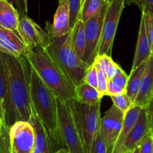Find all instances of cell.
<instances>
[{
    "label": "cell",
    "instance_id": "obj_15",
    "mask_svg": "<svg viewBox=\"0 0 153 153\" xmlns=\"http://www.w3.org/2000/svg\"><path fill=\"white\" fill-rule=\"evenodd\" d=\"M153 98V55L146 61L143 75L141 79L139 92L134 105L145 108Z\"/></svg>",
    "mask_w": 153,
    "mask_h": 153
},
{
    "label": "cell",
    "instance_id": "obj_39",
    "mask_svg": "<svg viewBox=\"0 0 153 153\" xmlns=\"http://www.w3.org/2000/svg\"><path fill=\"white\" fill-rule=\"evenodd\" d=\"M142 0H124V4L125 5H129V4H136L140 9L141 4H142Z\"/></svg>",
    "mask_w": 153,
    "mask_h": 153
},
{
    "label": "cell",
    "instance_id": "obj_37",
    "mask_svg": "<svg viewBox=\"0 0 153 153\" xmlns=\"http://www.w3.org/2000/svg\"><path fill=\"white\" fill-rule=\"evenodd\" d=\"M140 10L142 13L153 15V0H142Z\"/></svg>",
    "mask_w": 153,
    "mask_h": 153
},
{
    "label": "cell",
    "instance_id": "obj_5",
    "mask_svg": "<svg viewBox=\"0 0 153 153\" xmlns=\"http://www.w3.org/2000/svg\"><path fill=\"white\" fill-rule=\"evenodd\" d=\"M66 103L71 111L84 152L89 153L92 143L100 124V102L95 105H88L80 102L76 99H72Z\"/></svg>",
    "mask_w": 153,
    "mask_h": 153
},
{
    "label": "cell",
    "instance_id": "obj_4",
    "mask_svg": "<svg viewBox=\"0 0 153 153\" xmlns=\"http://www.w3.org/2000/svg\"><path fill=\"white\" fill-rule=\"evenodd\" d=\"M45 49L75 87L83 82L86 72L89 66L75 54L71 30L62 37L50 36L49 43Z\"/></svg>",
    "mask_w": 153,
    "mask_h": 153
},
{
    "label": "cell",
    "instance_id": "obj_1",
    "mask_svg": "<svg viewBox=\"0 0 153 153\" xmlns=\"http://www.w3.org/2000/svg\"><path fill=\"white\" fill-rule=\"evenodd\" d=\"M3 55L8 83L6 126L10 128L18 121H27L32 114L30 93L32 66L24 55Z\"/></svg>",
    "mask_w": 153,
    "mask_h": 153
},
{
    "label": "cell",
    "instance_id": "obj_8",
    "mask_svg": "<svg viewBox=\"0 0 153 153\" xmlns=\"http://www.w3.org/2000/svg\"><path fill=\"white\" fill-rule=\"evenodd\" d=\"M108 5L109 3H107L96 16L84 22L86 46L82 61L88 66L94 63L96 57L98 55L104 19Z\"/></svg>",
    "mask_w": 153,
    "mask_h": 153
},
{
    "label": "cell",
    "instance_id": "obj_44",
    "mask_svg": "<svg viewBox=\"0 0 153 153\" xmlns=\"http://www.w3.org/2000/svg\"><path fill=\"white\" fill-rule=\"evenodd\" d=\"M84 1H85V0H81V5H82V3L84 2Z\"/></svg>",
    "mask_w": 153,
    "mask_h": 153
},
{
    "label": "cell",
    "instance_id": "obj_17",
    "mask_svg": "<svg viewBox=\"0 0 153 153\" xmlns=\"http://www.w3.org/2000/svg\"><path fill=\"white\" fill-rule=\"evenodd\" d=\"M152 55L151 49H150V45L148 43V38H147L143 18L141 16L140 25L137 37V43H136L131 70H134L142 63L146 62Z\"/></svg>",
    "mask_w": 153,
    "mask_h": 153
},
{
    "label": "cell",
    "instance_id": "obj_40",
    "mask_svg": "<svg viewBox=\"0 0 153 153\" xmlns=\"http://www.w3.org/2000/svg\"><path fill=\"white\" fill-rule=\"evenodd\" d=\"M55 153H70V152H69L67 149H59V150L56 151Z\"/></svg>",
    "mask_w": 153,
    "mask_h": 153
},
{
    "label": "cell",
    "instance_id": "obj_16",
    "mask_svg": "<svg viewBox=\"0 0 153 153\" xmlns=\"http://www.w3.org/2000/svg\"><path fill=\"white\" fill-rule=\"evenodd\" d=\"M8 83L2 53L0 52V135L9 137V129L6 126Z\"/></svg>",
    "mask_w": 153,
    "mask_h": 153
},
{
    "label": "cell",
    "instance_id": "obj_2",
    "mask_svg": "<svg viewBox=\"0 0 153 153\" xmlns=\"http://www.w3.org/2000/svg\"><path fill=\"white\" fill-rule=\"evenodd\" d=\"M30 93L32 112L44 128L53 152L65 149L58 132L56 97L44 85L32 67Z\"/></svg>",
    "mask_w": 153,
    "mask_h": 153
},
{
    "label": "cell",
    "instance_id": "obj_24",
    "mask_svg": "<svg viewBox=\"0 0 153 153\" xmlns=\"http://www.w3.org/2000/svg\"><path fill=\"white\" fill-rule=\"evenodd\" d=\"M107 3L109 2L106 0H85L81 5L78 19L83 22H87L96 16Z\"/></svg>",
    "mask_w": 153,
    "mask_h": 153
},
{
    "label": "cell",
    "instance_id": "obj_43",
    "mask_svg": "<svg viewBox=\"0 0 153 153\" xmlns=\"http://www.w3.org/2000/svg\"><path fill=\"white\" fill-rule=\"evenodd\" d=\"M152 153H153V139H152Z\"/></svg>",
    "mask_w": 153,
    "mask_h": 153
},
{
    "label": "cell",
    "instance_id": "obj_13",
    "mask_svg": "<svg viewBox=\"0 0 153 153\" xmlns=\"http://www.w3.org/2000/svg\"><path fill=\"white\" fill-rule=\"evenodd\" d=\"M46 29L50 36L60 37L70 32V10L68 0H58V5L52 24L46 22Z\"/></svg>",
    "mask_w": 153,
    "mask_h": 153
},
{
    "label": "cell",
    "instance_id": "obj_25",
    "mask_svg": "<svg viewBox=\"0 0 153 153\" xmlns=\"http://www.w3.org/2000/svg\"><path fill=\"white\" fill-rule=\"evenodd\" d=\"M94 61L99 64L100 68L106 73L109 80L114 77L117 70L119 68V66L112 61L111 57L107 55H98Z\"/></svg>",
    "mask_w": 153,
    "mask_h": 153
},
{
    "label": "cell",
    "instance_id": "obj_32",
    "mask_svg": "<svg viewBox=\"0 0 153 153\" xmlns=\"http://www.w3.org/2000/svg\"><path fill=\"white\" fill-rule=\"evenodd\" d=\"M128 76L124 73V70L119 67V68L117 70L116 73L114 76V77L112 79H111L110 80H112V82L115 84H116L117 85L122 88V89L125 90L126 86H127L128 83Z\"/></svg>",
    "mask_w": 153,
    "mask_h": 153
},
{
    "label": "cell",
    "instance_id": "obj_36",
    "mask_svg": "<svg viewBox=\"0 0 153 153\" xmlns=\"http://www.w3.org/2000/svg\"><path fill=\"white\" fill-rule=\"evenodd\" d=\"M153 137L152 134L147 135L140 143V153H152Z\"/></svg>",
    "mask_w": 153,
    "mask_h": 153
},
{
    "label": "cell",
    "instance_id": "obj_18",
    "mask_svg": "<svg viewBox=\"0 0 153 153\" xmlns=\"http://www.w3.org/2000/svg\"><path fill=\"white\" fill-rule=\"evenodd\" d=\"M142 108L137 105H133L128 111L125 114L123 121L122 128L121 132L117 138L116 142L114 145L111 153H118L120 149L122 146L126 137L130 132L133 127L134 126L135 123L137 121L139 115L142 111Z\"/></svg>",
    "mask_w": 153,
    "mask_h": 153
},
{
    "label": "cell",
    "instance_id": "obj_10",
    "mask_svg": "<svg viewBox=\"0 0 153 153\" xmlns=\"http://www.w3.org/2000/svg\"><path fill=\"white\" fill-rule=\"evenodd\" d=\"M124 115L115 105H112L100 118L99 128L106 144L107 152L111 153L122 128Z\"/></svg>",
    "mask_w": 153,
    "mask_h": 153
},
{
    "label": "cell",
    "instance_id": "obj_38",
    "mask_svg": "<svg viewBox=\"0 0 153 153\" xmlns=\"http://www.w3.org/2000/svg\"><path fill=\"white\" fill-rule=\"evenodd\" d=\"M0 153H10L9 137H4L0 135Z\"/></svg>",
    "mask_w": 153,
    "mask_h": 153
},
{
    "label": "cell",
    "instance_id": "obj_30",
    "mask_svg": "<svg viewBox=\"0 0 153 153\" xmlns=\"http://www.w3.org/2000/svg\"><path fill=\"white\" fill-rule=\"evenodd\" d=\"M142 17L143 18L146 33L150 45L152 55H153V15L142 13Z\"/></svg>",
    "mask_w": 153,
    "mask_h": 153
},
{
    "label": "cell",
    "instance_id": "obj_14",
    "mask_svg": "<svg viewBox=\"0 0 153 153\" xmlns=\"http://www.w3.org/2000/svg\"><path fill=\"white\" fill-rule=\"evenodd\" d=\"M148 134H150L147 124L146 114L145 108H142L140 114L137 121L128 137H126L118 153L132 152L136 146H139L141 141Z\"/></svg>",
    "mask_w": 153,
    "mask_h": 153
},
{
    "label": "cell",
    "instance_id": "obj_34",
    "mask_svg": "<svg viewBox=\"0 0 153 153\" xmlns=\"http://www.w3.org/2000/svg\"><path fill=\"white\" fill-rule=\"evenodd\" d=\"M125 94V90L120 88L118 85L114 83L112 80L110 79L108 82L107 91H106V96L109 97H113V96L122 95V94Z\"/></svg>",
    "mask_w": 153,
    "mask_h": 153
},
{
    "label": "cell",
    "instance_id": "obj_27",
    "mask_svg": "<svg viewBox=\"0 0 153 153\" xmlns=\"http://www.w3.org/2000/svg\"><path fill=\"white\" fill-rule=\"evenodd\" d=\"M111 99H112V101L113 102V105H115L117 108L119 109L124 115H125V114L128 111L129 109L134 105L130 99L127 97L125 94H122V95L113 96V97H111Z\"/></svg>",
    "mask_w": 153,
    "mask_h": 153
},
{
    "label": "cell",
    "instance_id": "obj_21",
    "mask_svg": "<svg viewBox=\"0 0 153 153\" xmlns=\"http://www.w3.org/2000/svg\"><path fill=\"white\" fill-rule=\"evenodd\" d=\"M146 64V62H144L134 70H131L130 76H128L127 86L125 88V94L130 99L133 104L134 103L136 96L139 92L141 79L143 75Z\"/></svg>",
    "mask_w": 153,
    "mask_h": 153
},
{
    "label": "cell",
    "instance_id": "obj_11",
    "mask_svg": "<svg viewBox=\"0 0 153 153\" xmlns=\"http://www.w3.org/2000/svg\"><path fill=\"white\" fill-rule=\"evenodd\" d=\"M17 31L28 48L39 46L45 48L49 43V34L28 16L20 18Z\"/></svg>",
    "mask_w": 153,
    "mask_h": 153
},
{
    "label": "cell",
    "instance_id": "obj_7",
    "mask_svg": "<svg viewBox=\"0 0 153 153\" xmlns=\"http://www.w3.org/2000/svg\"><path fill=\"white\" fill-rule=\"evenodd\" d=\"M124 7V0H115L109 3L104 19L98 55L111 57L116 32Z\"/></svg>",
    "mask_w": 153,
    "mask_h": 153
},
{
    "label": "cell",
    "instance_id": "obj_12",
    "mask_svg": "<svg viewBox=\"0 0 153 153\" xmlns=\"http://www.w3.org/2000/svg\"><path fill=\"white\" fill-rule=\"evenodd\" d=\"M28 48L21 39L18 31H10L0 26V52L10 56L26 55Z\"/></svg>",
    "mask_w": 153,
    "mask_h": 153
},
{
    "label": "cell",
    "instance_id": "obj_45",
    "mask_svg": "<svg viewBox=\"0 0 153 153\" xmlns=\"http://www.w3.org/2000/svg\"><path fill=\"white\" fill-rule=\"evenodd\" d=\"M126 153H132V152H126Z\"/></svg>",
    "mask_w": 153,
    "mask_h": 153
},
{
    "label": "cell",
    "instance_id": "obj_3",
    "mask_svg": "<svg viewBox=\"0 0 153 153\" xmlns=\"http://www.w3.org/2000/svg\"><path fill=\"white\" fill-rule=\"evenodd\" d=\"M26 57L44 85L65 102L76 99L75 86L43 46L28 48Z\"/></svg>",
    "mask_w": 153,
    "mask_h": 153
},
{
    "label": "cell",
    "instance_id": "obj_29",
    "mask_svg": "<svg viewBox=\"0 0 153 153\" xmlns=\"http://www.w3.org/2000/svg\"><path fill=\"white\" fill-rule=\"evenodd\" d=\"M70 10V28H74L79 18L81 8V0H68Z\"/></svg>",
    "mask_w": 153,
    "mask_h": 153
},
{
    "label": "cell",
    "instance_id": "obj_35",
    "mask_svg": "<svg viewBox=\"0 0 153 153\" xmlns=\"http://www.w3.org/2000/svg\"><path fill=\"white\" fill-rule=\"evenodd\" d=\"M145 110L149 134L153 135V98L150 100L148 104L145 108Z\"/></svg>",
    "mask_w": 153,
    "mask_h": 153
},
{
    "label": "cell",
    "instance_id": "obj_23",
    "mask_svg": "<svg viewBox=\"0 0 153 153\" xmlns=\"http://www.w3.org/2000/svg\"><path fill=\"white\" fill-rule=\"evenodd\" d=\"M72 44L75 54L82 61L86 46L85 26L84 22L80 19H77L76 24L71 29Z\"/></svg>",
    "mask_w": 153,
    "mask_h": 153
},
{
    "label": "cell",
    "instance_id": "obj_6",
    "mask_svg": "<svg viewBox=\"0 0 153 153\" xmlns=\"http://www.w3.org/2000/svg\"><path fill=\"white\" fill-rule=\"evenodd\" d=\"M56 103L58 132L64 147L70 153H85L70 108L58 97Z\"/></svg>",
    "mask_w": 153,
    "mask_h": 153
},
{
    "label": "cell",
    "instance_id": "obj_9",
    "mask_svg": "<svg viewBox=\"0 0 153 153\" xmlns=\"http://www.w3.org/2000/svg\"><path fill=\"white\" fill-rule=\"evenodd\" d=\"M35 133L27 121H18L9 128L10 153H34Z\"/></svg>",
    "mask_w": 153,
    "mask_h": 153
},
{
    "label": "cell",
    "instance_id": "obj_19",
    "mask_svg": "<svg viewBox=\"0 0 153 153\" xmlns=\"http://www.w3.org/2000/svg\"><path fill=\"white\" fill-rule=\"evenodd\" d=\"M20 15L14 6L7 0H0V26L16 31Z\"/></svg>",
    "mask_w": 153,
    "mask_h": 153
},
{
    "label": "cell",
    "instance_id": "obj_28",
    "mask_svg": "<svg viewBox=\"0 0 153 153\" xmlns=\"http://www.w3.org/2000/svg\"><path fill=\"white\" fill-rule=\"evenodd\" d=\"M89 153H108L106 144L99 128L92 140Z\"/></svg>",
    "mask_w": 153,
    "mask_h": 153
},
{
    "label": "cell",
    "instance_id": "obj_20",
    "mask_svg": "<svg viewBox=\"0 0 153 153\" xmlns=\"http://www.w3.org/2000/svg\"><path fill=\"white\" fill-rule=\"evenodd\" d=\"M28 122L33 127L35 133V148L34 153H54L44 128L33 112Z\"/></svg>",
    "mask_w": 153,
    "mask_h": 153
},
{
    "label": "cell",
    "instance_id": "obj_26",
    "mask_svg": "<svg viewBox=\"0 0 153 153\" xmlns=\"http://www.w3.org/2000/svg\"><path fill=\"white\" fill-rule=\"evenodd\" d=\"M93 64L95 65L96 69H97L98 73V88L97 91H98L100 97H103L106 96V91H107V85L109 79L106 76V73L104 72V70L100 68L99 64L94 61Z\"/></svg>",
    "mask_w": 153,
    "mask_h": 153
},
{
    "label": "cell",
    "instance_id": "obj_33",
    "mask_svg": "<svg viewBox=\"0 0 153 153\" xmlns=\"http://www.w3.org/2000/svg\"><path fill=\"white\" fill-rule=\"evenodd\" d=\"M10 3H11L15 8L17 10L19 13L20 18L22 16H28V0H7Z\"/></svg>",
    "mask_w": 153,
    "mask_h": 153
},
{
    "label": "cell",
    "instance_id": "obj_31",
    "mask_svg": "<svg viewBox=\"0 0 153 153\" xmlns=\"http://www.w3.org/2000/svg\"><path fill=\"white\" fill-rule=\"evenodd\" d=\"M84 83L89 85L90 86L96 88H98V73L95 65L92 64L88 67L84 77Z\"/></svg>",
    "mask_w": 153,
    "mask_h": 153
},
{
    "label": "cell",
    "instance_id": "obj_22",
    "mask_svg": "<svg viewBox=\"0 0 153 153\" xmlns=\"http://www.w3.org/2000/svg\"><path fill=\"white\" fill-rule=\"evenodd\" d=\"M75 94L76 100L85 104L95 105L101 100L97 89L84 82L75 87Z\"/></svg>",
    "mask_w": 153,
    "mask_h": 153
},
{
    "label": "cell",
    "instance_id": "obj_41",
    "mask_svg": "<svg viewBox=\"0 0 153 153\" xmlns=\"http://www.w3.org/2000/svg\"><path fill=\"white\" fill-rule=\"evenodd\" d=\"M132 153H140V146H137L133 151Z\"/></svg>",
    "mask_w": 153,
    "mask_h": 153
},
{
    "label": "cell",
    "instance_id": "obj_42",
    "mask_svg": "<svg viewBox=\"0 0 153 153\" xmlns=\"http://www.w3.org/2000/svg\"><path fill=\"white\" fill-rule=\"evenodd\" d=\"M106 1H107V2H109V3H110V2H112V1H115V0H106Z\"/></svg>",
    "mask_w": 153,
    "mask_h": 153
}]
</instances>
